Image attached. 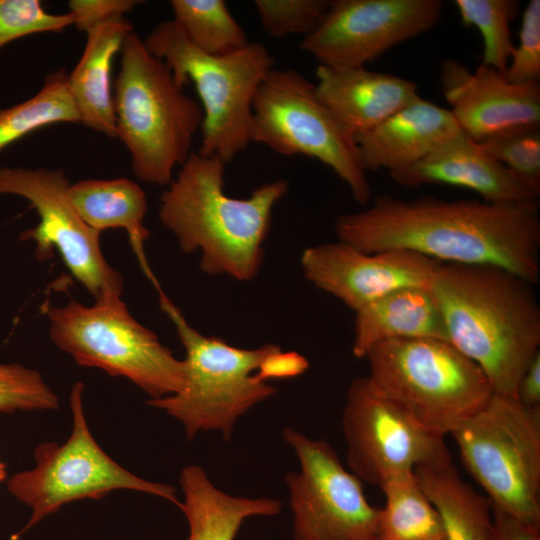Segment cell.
Returning a JSON list of instances; mask_svg holds the SVG:
<instances>
[{"label": "cell", "mask_w": 540, "mask_h": 540, "mask_svg": "<svg viewBox=\"0 0 540 540\" xmlns=\"http://www.w3.org/2000/svg\"><path fill=\"white\" fill-rule=\"evenodd\" d=\"M338 240L367 253L405 250L441 263L489 265L536 285L540 279V204L380 195L365 210L340 215Z\"/></svg>", "instance_id": "6da1fadb"}, {"label": "cell", "mask_w": 540, "mask_h": 540, "mask_svg": "<svg viewBox=\"0 0 540 540\" xmlns=\"http://www.w3.org/2000/svg\"><path fill=\"white\" fill-rule=\"evenodd\" d=\"M429 290L448 341L482 370L494 394L516 398L540 351L534 284L495 266L439 262Z\"/></svg>", "instance_id": "7a4b0ae2"}, {"label": "cell", "mask_w": 540, "mask_h": 540, "mask_svg": "<svg viewBox=\"0 0 540 540\" xmlns=\"http://www.w3.org/2000/svg\"><path fill=\"white\" fill-rule=\"evenodd\" d=\"M225 165L192 152L162 193L158 215L184 253L201 252L204 273L249 281L263 264L272 211L288 182L275 180L233 198L224 192Z\"/></svg>", "instance_id": "3957f363"}, {"label": "cell", "mask_w": 540, "mask_h": 540, "mask_svg": "<svg viewBox=\"0 0 540 540\" xmlns=\"http://www.w3.org/2000/svg\"><path fill=\"white\" fill-rule=\"evenodd\" d=\"M113 102L117 138L130 155L134 175L146 183L168 185L175 168L192 153L203 110L134 30L120 51Z\"/></svg>", "instance_id": "277c9868"}, {"label": "cell", "mask_w": 540, "mask_h": 540, "mask_svg": "<svg viewBox=\"0 0 540 540\" xmlns=\"http://www.w3.org/2000/svg\"><path fill=\"white\" fill-rule=\"evenodd\" d=\"M148 51L162 60L178 84L193 83L203 110L198 151L228 163L250 140L254 96L275 59L260 42L222 56L196 48L173 19L158 23L143 39Z\"/></svg>", "instance_id": "5b68a950"}, {"label": "cell", "mask_w": 540, "mask_h": 540, "mask_svg": "<svg viewBox=\"0 0 540 540\" xmlns=\"http://www.w3.org/2000/svg\"><path fill=\"white\" fill-rule=\"evenodd\" d=\"M364 358L369 386L443 438L493 394L482 370L447 340H390Z\"/></svg>", "instance_id": "8992f818"}, {"label": "cell", "mask_w": 540, "mask_h": 540, "mask_svg": "<svg viewBox=\"0 0 540 540\" xmlns=\"http://www.w3.org/2000/svg\"><path fill=\"white\" fill-rule=\"evenodd\" d=\"M158 293L160 307L185 348V382L179 392L148 399L146 404L180 421L189 441L202 431H218L230 441L238 419L277 393V388L259 379L256 371L279 346L245 349L205 336L187 322L161 289Z\"/></svg>", "instance_id": "52a82bcc"}, {"label": "cell", "mask_w": 540, "mask_h": 540, "mask_svg": "<svg viewBox=\"0 0 540 540\" xmlns=\"http://www.w3.org/2000/svg\"><path fill=\"white\" fill-rule=\"evenodd\" d=\"M42 310L52 342L78 365L125 377L150 399L183 388L184 361L132 316L121 296L106 297L91 306L75 300L63 306L45 304Z\"/></svg>", "instance_id": "ba28073f"}, {"label": "cell", "mask_w": 540, "mask_h": 540, "mask_svg": "<svg viewBox=\"0 0 540 540\" xmlns=\"http://www.w3.org/2000/svg\"><path fill=\"white\" fill-rule=\"evenodd\" d=\"M450 435L491 505L540 527V407L493 393Z\"/></svg>", "instance_id": "9c48e42d"}, {"label": "cell", "mask_w": 540, "mask_h": 540, "mask_svg": "<svg viewBox=\"0 0 540 540\" xmlns=\"http://www.w3.org/2000/svg\"><path fill=\"white\" fill-rule=\"evenodd\" d=\"M84 385L76 382L69 402L73 426L63 443L42 442L34 449L35 467L7 480L9 493L31 509L19 538L46 516L65 504L82 499H101L115 490H132L161 497L179 507L175 487L145 480L114 461L91 434L83 407Z\"/></svg>", "instance_id": "30bf717a"}, {"label": "cell", "mask_w": 540, "mask_h": 540, "mask_svg": "<svg viewBox=\"0 0 540 540\" xmlns=\"http://www.w3.org/2000/svg\"><path fill=\"white\" fill-rule=\"evenodd\" d=\"M250 140L278 154L317 159L348 186L361 204L372 189L354 136L321 103L315 85L294 69L273 68L252 103Z\"/></svg>", "instance_id": "8fae6325"}, {"label": "cell", "mask_w": 540, "mask_h": 540, "mask_svg": "<svg viewBox=\"0 0 540 540\" xmlns=\"http://www.w3.org/2000/svg\"><path fill=\"white\" fill-rule=\"evenodd\" d=\"M70 185L60 169L0 168V195L24 198L38 213V224L19 236L35 244L36 258L49 260L57 250L71 275L95 301L121 296L123 277L105 259L101 233L90 228L74 207Z\"/></svg>", "instance_id": "7c38bea8"}, {"label": "cell", "mask_w": 540, "mask_h": 540, "mask_svg": "<svg viewBox=\"0 0 540 540\" xmlns=\"http://www.w3.org/2000/svg\"><path fill=\"white\" fill-rule=\"evenodd\" d=\"M282 437L300 466L285 476L294 540H379L381 508L368 502L361 480L344 468L335 449L291 427Z\"/></svg>", "instance_id": "4fadbf2b"}, {"label": "cell", "mask_w": 540, "mask_h": 540, "mask_svg": "<svg viewBox=\"0 0 540 540\" xmlns=\"http://www.w3.org/2000/svg\"><path fill=\"white\" fill-rule=\"evenodd\" d=\"M342 427L352 473L378 487L395 474L451 461L443 437L377 394L366 377L348 388Z\"/></svg>", "instance_id": "5bb4252c"}, {"label": "cell", "mask_w": 540, "mask_h": 540, "mask_svg": "<svg viewBox=\"0 0 540 540\" xmlns=\"http://www.w3.org/2000/svg\"><path fill=\"white\" fill-rule=\"evenodd\" d=\"M443 9L440 0H331L321 23L300 47L319 65L365 67L392 47L432 29Z\"/></svg>", "instance_id": "9a60e30c"}, {"label": "cell", "mask_w": 540, "mask_h": 540, "mask_svg": "<svg viewBox=\"0 0 540 540\" xmlns=\"http://www.w3.org/2000/svg\"><path fill=\"white\" fill-rule=\"evenodd\" d=\"M305 278L353 311L402 288L430 289L439 262L405 250L367 253L338 241L305 249Z\"/></svg>", "instance_id": "2e32d148"}, {"label": "cell", "mask_w": 540, "mask_h": 540, "mask_svg": "<svg viewBox=\"0 0 540 540\" xmlns=\"http://www.w3.org/2000/svg\"><path fill=\"white\" fill-rule=\"evenodd\" d=\"M440 84L462 131L479 142L516 127L540 125L539 82L516 84L480 64L471 72L454 59L441 64Z\"/></svg>", "instance_id": "e0dca14e"}, {"label": "cell", "mask_w": 540, "mask_h": 540, "mask_svg": "<svg viewBox=\"0 0 540 540\" xmlns=\"http://www.w3.org/2000/svg\"><path fill=\"white\" fill-rule=\"evenodd\" d=\"M389 174L396 183L407 188L425 184L453 185L475 191L488 202H520L538 198L465 133L418 162Z\"/></svg>", "instance_id": "ac0fdd59"}, {"label": "cell", "mask_w": 540, "mask_h": 540, "mask_svg": "<svg viewBox=\"0 0 540 540\" xmlns=\"http://www.w3.org/2000/svg\"><path fill=\"white\" fill-rule=\"evenodd\" d=\"M464 133L449 109L420 96L370 130L354 136L364 169H404Z\"/></svg>", "instance_id": "d6986e66"}, {"label": "cell", "mask_w": 540, "mask_h": 540, "mask_svg": "<svg viewBox=\"0 0 540 540\" xmlns=\"http://www.w3.org/2000/svg\"><path fill=\"white\" fill-rule=\"evenodd\" d=\"M316 78L318 99L353 136L372 129L420 96L413 81L365 67L318 65Z\"/></svg>", "instance_id": "ffe728a7"}, {"label": "cell", "mask_w": 540, "mask_h": 540, "mask_svg": "<svg viewBox=\"0 0 540 540\" xmlns=\"http://www.w3.org/2000/svg\"><path fill=\"white\" fill-rule=\"evenodd\" d=\"M131 31L132 24L120 18L86 32L82 55L67 79L80 124L110 138H117L112 63Z\"/></svg>", "instance_id": "44dd1931"}, {"label": "cell", "mask_w": 540, "mask_h": 540, "mask_svg": "<svg viewBox=\"0 0 540 540\" xmlns=\"http://www.w3.org/2000/svg\"><path fill=\"white\" fill-rule=\"evenodd\" d=\"M447 340L440 312L429 289L395 290L356 311L352 353L364 358L374 346L396 339Z\"/></svg>", "instance_id": "7402d4cb"}, {"label": "cell", "mask_w": 540, "mask_h": 540, "mask_svg": "<svg viewBox=\"0 0 540 540\" xmlns=\"http://www.w3.org/2000/svg\"><path fill=\"white\" fill-rule=\"evenodd\" d=\"M179 483L184 500L178 508L189 528L186 540H234L247 518L281 512L280 500L234 496L220 490L198 465L185 466Z\"/></svg>", "instance_id": "603a6c76"}, {"label": "cell", "mask_w": 540, "mask_h": 540, "mask_svg": "<svg viewBox=\"0 0 540 540\" xmlns=\"http://www.w3.org/2000/svg\"><path fill=\"white\" fill-rule=\"evenodd\" d=\"M71 201L83 221L102 233L107 229H123L143 271L157 287L145 258L143 244L150 233L144 225L148 202L142 187L126 178L86 179L69 187Z\"/></svg>", "instance_id": "cb8c5ba5"}, {"label": "cell", "mask_w": 540, "mask_h": 540, "mask_svg": "<svg viewBox=\"0 0 540 540\" xmlns=\"http://www.w3.org/2000/svg\"><path fill=\"white\" fill-rule=\"evenodd\" d=\"M414 471L441 518L445 540H491V502L462 480L452 461Z\"/></svg>", "instance_id": "d4e9b609"}, {"label": "cell", "mask_w": 540, "mask_h": 540, "mask_svg": "<svg viewBox=\"0 0 540 540\" xmlns=\"http://www.w3.org/2000/svg\"><path fill=\"white\" fill-rule=\"evenodd\" d=\"M379 488L385 495L379 540H434L444 537L441 518L414 470L395 474Z\"/></svg>", "instance_id": "484cf974"}, {"label": "cell", "mask_w": 540, "mask_h": 540, "mask_svg": "<svg viewBox=\"0 0 540 540\" xmlns=\"http://www.w3.org/2000/svg\"><path fill=\"white\" fill-rule=\"evenodd\" d=\"M67 79L68 73L60 68L46 76L35 95L0 109V151L43 127L80 123Z\"/></svg>", "instance_id": "4316f807"}, {"label": "cell", "mask_w": 540, "mask_h": 540, "mask_svg": "<svg viewBox=\"0 0 540 540\" xmlns=\"http://www.w3.org/2000/svg\"><path fill=\"white\" fill-rule=\"evenodd\" d=\"M173 20L202 52L222 56L249 41L223 0H171Z\"/></svg>", "instance_id": "83f0119b"}, {"label": "cell", "mask_w": 540, "mask_h": 540, "mask_svg": "<svg viewBox=\"0 0 540 540\" xmlns=\"http://www.w3.org/2000/svg\"><path fill=\"white\" fill-rule=\"evenodd\" d=\"M462 24L476 27L484 42L482 63L504 74L514 44L510 23L519 11L516 0H455Z\"/></svg>", "instance_id": "f1b7e54d"}, {"label": "cell", "mask_w": 540, "mask_h": 540, "mask_svg": "<svg viewBox=\"0 0 540 540\" xmlns=\"http://www.w3.org/2000/svg\"><path fill=\"white\" fill-rule=\"evenodd\" d=\"M478 143L539 197L540 125L512 128Z\"/></svg>", "instance_id": "f546056e"}, {"label": "cell", "mask_w": 540, "mask_h": 540, "mask_svg": "<svg viewBox=\"0 0 540 540\" xmlns=\"http://www.w3.org/2000/svg\"><path fill=\"white\" fill-rule=\"evenodd\" d=\"M57 394L41 373L20 363L0 362V413L56 410Z\"/></svg>", "instance_id": "4dcf8cb0"}, {"label": "cell", "mask_w": 540, "mask_h": 540, "mask_svg": "<svg viewBox=\"0 0 540 540\" xmlns=\"http://www.w3.org/2000/svg\"><path fill=\"white\" fill-rule=\"evenodd\" d=\"M331 0H255L264 32L272 38L305 36L321 23Z\"/></svg>", "instance_id": "1f68e13d"}, {"label": "cell", "mask_w": 540, "mask_h": 540, "mask_svg": "<svg viewBox=\"0 0 540 540\" xmlns=\"http://www.w3.org/2000/svg\"><path fill=\"white\" fill-rule=\"evenodd\" d=\"M73 25L70 14L48 12L39 0H0V50L39 33H58Z\"/></svg>", "instance_id": "d6a6232c"}, {"label": "cell", "mask_w": 540, "mask_h": 540, "mask_svg": "<svg viewBox=\"0 0 540 540\" xmlns=\"http://www.w3.org/2000/svg\"><path fill=\"white\" fill-rule=\"evenodd\" d=\"M510 65L504 77L516 84L538 82L540 78V1L531 0L526 5L519 32V42L514 45Z\"/></svg>", "instance_id": "836d02e7"}, {"label": "cell", "mask_w": 540, "mask_h": 540, "mask_svg": "<svg viewBox=\"0 0 540 540\" xmlns=\"http://www.w3.org/2000/svg\"><path fill=\"white\" fill-rule=\"evenodd\" d=\"M142 1L139 0H70L69 14L78 30L88 32L105 22L125 18Z\"/></svg>", "instance_id": "e575fe53"}, {"label": "cell", "mask_w": 540, "mask_h": 540, "mask_svg": "<svg viewBox=\"0 0 540 540\" xmlns=\"http://www.w3.org/2000/svg\"><path fill=\"white\" fill-rule=\"evenodd\" d=\"M309 367L308 360L295 351L283 352L280 347L268 354L260 363L256 376L263 380L293 378Z\"/></svg>", "instance_id": "d590c367"}, {"label": "cell", "mask_w": 540, "mask_h": 540, "mask_svg": "<svg viewBox=\"0 0 540 540\" xmlns=\"http://www.w3.org/2000/svg\"><path fill=\"white\" fill-rule=\"evenodd\" d=\"M491 540H540V527L530 526L492 506Z\"/></svg>", "instance_id": "8d00e7d4"}, {"label": "cell", "mask_w": 540, "mask_h": 540, "mask_svg": "<svg viewBox=\"0 0 540 540\" xmlns=\"http://www.w3.org/2000/svg\"><path fill=\"white\" fill-rule=\"evenodd\" d=\"M516 398L528 408L540 407V351L522 374L517 386Z\"/></svg>", "instance_id": "74e56055"}, {"label": "cell", "mask_w": 540, "mask_h": 540, "mask_svg": "<svg viewBox=\"0 0 540 540\" xmlns=\"http://www.w3.org/2000/svg\"><path fill=\"white\" fill-rule=\"evenodd\" d=\"M7 478V466L0 459V482L4 481Z\"/></svg>", "instance_id": "f35d334b"}, {"label": "cell", "mask_w": 540, "mask_h": 540, "mask_svg": "<svg viewBox=\"0 0 540 540\" xmlns=\"http://www.w3.org/2000/svg\"><path fill=\"white\" fill-rule=\"evenodd\" d=\"M434 540H445V538L443 537V538H438V539H434Z\"/></svg>", "instance_id": "ab89813d"}]
</instances>
